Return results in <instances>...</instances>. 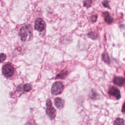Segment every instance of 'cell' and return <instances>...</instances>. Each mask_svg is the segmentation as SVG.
<instances>
[{
	"label": "cell",
	"mask_w": 125,
	"mask_h": 125,
	"mask_svg": "<svg viewBox=\"0 0 125 125\" xmlns=\"http://www.w3.org/2000/svg\"><path fill=\"white\" fill-rule=\"evenodd\" d=\"M97 16L96 15H92L91 17H90V19H91V21L92 22H94L96 21L97 20Z\"/></svg>",
	"instance_id": "17"
},
{
	"label": "cell",
	"mask_w": 125,
	"mask_h": 125,
	"mask_svg": "<svg viewBox=\"0 0 125 125\" xmlns=\"http://www.w3.org/2000/svg\"><path fill=\"white\" fill-rule=\"evenodd\" d=\"M64 86L61 82H56L54 83L51 87V93L54 95H58L61 94L63 89Z\"/></svg>",
	"instance_id": "3"
},
{
	"label": "cell",
	"mask_w": 125,
	"mask_h": 125,
	"mask_svg": "<svg viewBox=\"0 0 125 125\" xmlns=\"http://www.w3.org/2000/svg\"><path fill=\"white\" fill-rule=\"evenodd\" d=\"M6 58V56L4 53L0 54V62H4Z\"/></svg>",
	"instance_id": "15"
},
{
	"label": "cell",
	"mask_w": 125,
	"mask_h": 125,
	"mask_svg": "<svg viewBox=\"0 0 125 125\" xmlns=\"http://www.w3.org/2000/svg\"><path fill=\"white\" fill-rule=\"evenodd\" d=\"M46 113L51 119H53L56 117V110L52 106L51 101L48 99L46 101Z\"/></svg>",
	"instance_id": "2"
},
{
	"label": "cell",
	"mask_w": 125,
	"mask_h": 125,
	"mask_svg": "<svg viewBox=\"0 0 125 125\" xmlns=\"http://www.w3.org/2000/svg\"><path fill=\"white\" fill-rule=\"evenodd\" d=\"M2 72L5 77H10L13 75L14 72V69L11 64L7 63L2 67Z\"/></svg>",
	"instance_id": "4"
},
{
	"label": "cell",
	"mask_w": 125,
	"mask_h": 125,
	"mask_svg": "<svg viewBox=\"0 0 125 125\" xmlns=\"http://www.w3.org/2000/svg\"><path fill=\"white\" fill-rule=\"evenodd\" d=\"M103 17L104 18V21L105 22L108 23V24H110L112 22L113 19V18L110 16L109 14L107 12H105L103 13Z\"/></svg>",
	"instance_id": "9"
},
{
	"label": "cell",
	"mask_w": 125,
	"mask_h": 125,
	"mask_svg": "<svg viewBox=\"0 0 125 125\" xmlns=\"http://www.w3.org/2000/svg\"><path fill=\"white\" fill-rule=\"evenodd\" d=\"M108 3H109V1H104L103 2V5H104V7L110 9V6L109 5Z\"/></svg>",
	"instance_id": "18"
},
{
	"label": "cell",
	"mask_w": 125,
	"mask_h": 125,
	"mask_svg": "<svg viewBox=\"0 0 125 125\" xmlns=\"http://www.w3.org/2000/svg\"><path fill=\"white\" fill-rule=\"evenodd\" d=\"M109 94L115 97L118 100L121 97L120 90L115 86H112L110 88L109 90Z\"/></svg>",
	"instance_id": "6"
},
{
	"label": "cell",
	"mask_w": 125,
	"mask_h": 125,
	"mask_svg": "<svg viewBox=\"0 0 125 125\" xmlns=\"http://www.w3.org/2000/svg\"><path fill=\"white\" fill-rule=\"evenodd\" d=\"M88 36L90 38L92 39V40H95V39H96L97 38V37H98L97 35L95 33L93 32H90V33L88 34Z\"/></svg>",
	"instance_id": "14"
},
{
	"label": "cell",
	"mask_w": 125,
	"mask_h": 125,
	"mask_svg": "<svg viewBox=\"0 0 125 125\" xmlns=\"http://www.w3.org/2000/svg\"><path fill=\"white\" fill-rule=\"evenodd\" d=\"M54 104L56 107L58 109H62L64 105V101L61 98L57 97L54 100Z\"/></svg>",
	"instance_id": "7"
},
{
	"label": "cell",
	"mask_w": 125,
	"mask_h": 125,
	"mask_svg": "<svg viewBox=\"0 0 125 125\" xmlns=\"http://www.w3.org/2000/svg\"><path fill=\"white\" fill-rule=\"evenodd\" d=\"M92 2V1H90V0L84 1H83V5L86 7H89L91 6Z\"/></svg>",
	"instance_id": "16"
},
{
	"label": "cell",
	"mask_w": 125,
	"mask_h": 125,
	"mask_svg": "<svg viewBox=\"0 0 125 125\" xmlns=\"http://www.w3.org/2000/svg\"><path fill=\"white\" fill-rule=\"evenodd\" d=\"M19 34L22 41H29L32 37V29L30 25H26L21 27Z\"/></svg>",
	"instance_id": "1"
},
{
	"label": "cell",
	"mask_w": 125,
	"mask_h": 125,
	"mask_svg": "<svg viewBox=\"0 0 125 125\" xmlns=\"http://www.w3.org/2000/svg\"><path fill=\"white\" fill-rule=\"evenodd\" d=\"M102 57H103V61H104L106 63H110V58H109V57L108 54L106 52H104V53L103 54Z\"/></svg>",
	"instance_id": "11"
},
{
	"label": "cell",
	"mask_w": 125,
	"mask_h": 125,
	"mask_svg": "<svg viewBox=\"0 0 125 125\" xmlns=\"http://www.w3.org/2000/svg\"><path fill=\"white\" fill-rule=\"evenodd\" d=\"M32 89V85L30 83H26L23 85V90L25 92H29Z\"/></svg>",
	"instance_id": "13"
},
{
	"label": "cell",
	"mask_w": 125,
	"mask_h": 125,
	"mask_svg": "<svg viewBox=\"0 0 125 125\" xmlns=\"http://www.w3.org/2000/svg\"><path fill=\"white\" fill-rule=\"evenodd\" d=\"M114 125H125L124 120L122 118H118L115 120Z\"/></svg>",
	"instance_id": "12"
},
{
	"label": "cell",
	"mask_w": 125,
	"mask_h": 125,
	"mask_svg": "<svg viewBox=\"0 0 125 125\" xmlns=\"http://www.w3.org/2000/svg\"><path fill=\"white\" fill-rule=\"evenodd\" d=\"M34 28L39 32L42 31L45 28V23L44 21L41 18H37L35 21Z\"/></svg>",
	"instance_id": "5"
},
{
	"label": "cell",
	"mask_w": 125,
	"mask_h": 125,
	"mask_svg": "<svg viewBox=\"0 0 125 125\" xmlns=\"http://www.w3.org/2000/svg\"></svg>",
	"instance_id": "19"
},
{
	"label": "cell",
	"mask_w": 125,
	"mask_h": 125,
	"mask_svg": "<svg viewBox=\"0 0 125 125\" xmlns=\"http://www.w3.org/2000/svg\"><path fill=\"white\" fill-rule=\"evenodd\" d=\"M68 74V72L66 70H62L59 74H58L56 79H64Z\"/></svg>",
	"instance_id": "10"
},
{
	"label": "cell",
	"mask_w": 125,
	"mask_h": 125,
	"mask_svg": "<svg viewBox=\"0 0 125 125\" xmlns=\"http://www.w3.org/2000/svg\"><path fill=\"white\" fill-rule=\"evenodd\" d=\"M113 83L118 86H122L125 82V79L122 77H115L113 80Z\"/></svg>",
	"instance_id": "8"
}]
</instances>
